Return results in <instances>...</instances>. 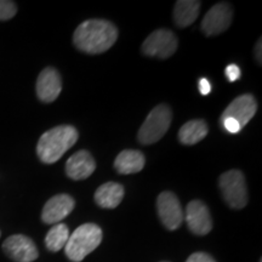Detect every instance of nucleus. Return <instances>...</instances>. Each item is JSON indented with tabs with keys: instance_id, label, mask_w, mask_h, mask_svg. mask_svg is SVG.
<instances>
[{
	"instance_id": "nucleus-1",
	"label": "nucleus",
	"mask_w": 262,
	"mask_h": 262,
	"mask_svg": "<svg viewBox=\"0 0 262 262\" xmlns=\"http://www.w3.org/2000/svg\"><path fill=\"white\" fill-rule=\"evenodd\" d=\"M118 38V29L106 19H88L78 26L73 34V42L78 50L97 55L107 51Z\"/></svg>"
},
{
	"instance_id": "nucleus-2",
	"label": "nucleus",
	"mask_w": 262,
	"mask_h": 262,
	"mask_svg": "<svg viewBox=\"0 0 262 262\" xmlns=\"http://www.w3.org/2000/svg\"><path fill=\"white\" fill-rule=\"evenodd\" d=\"M78 136L77 129L71 125H60L48 130L38 141L39 159L45 164L56 163L75 145Z\"/></svg>"
},
{
	"instance_id": "nucleus-3",
	"label": "nucleus",
	"mask_w": 262,
	"mask_h": 262,
	"mask_svg": "<svg viewBox=\"0 0 262 262\" xmlns=\"http://www.w3.org/2000/svg\"><path fill=\"white\" fill-rule=\"evenodd\" d=\"M102 242V229L95 224H84L70 235L64 247L66 255L73 262H80Z\"/></svg>"
},
{
	"instance_id": "nucleus-4",
	"label": "nucleus",
	"mask_w": 262,
	"mask_h": 262,
	"mask_svg": "<svg viewBox=\"0 0 262 262\" xmlns=\"http://www.w3.org/2000/svg\"><path fill=\"white\" fill-rule=\"evenodd\" d=\"M171 119V110L166 104H159L147 116L145 123L140 127L137 139L142 145H152L158 142L169 130Z\"/></svg>"
},
{
	"instance_id": "nucleus-5",
	"label": "nucleus",
	"mask_w": 262,
	"mask_h": 262,
	"mask_svg": "<svg viewBox=\"0 0 262 262\" xmlns=\"http://www.w3.org/2000/svg\"><path fill=\"white\" fill-rule=\"evenodd\" d=\"M219 185L225 202L232 209H243L248 203V188L243 172L239 170H229L222 173Z\"/></svg>"
},
{
	"instance_id": "nucleus-6",
	"label": "nucleus",
	"mask_w": 262,
	"mask_h": 262,
	"mask_svg": "<svg viewBox=\"0 0 262 262\" xmlns=\"http://www.w3.org/2000/svg\"><path fill=\"white\" fill-rule=\"evenodd\" d=\"M178 49V38L168 29H158L150 33L142 44V52L147 56L168 58Z\"/></svg>"
},
{
	"instance_id": "nucleus-7",
	"label": "nucleus",
	"mask_w": 262,
	"mask_h": 262,
	"mask_svg": "<svg viewBox=\"0 0 262 262\" xmlns=\"http://www.w3.org/2000/svg\"><path fill=\"white\" fill-rule=\"evenodd\" d=\"M157 210L162 224L169 231H175L183 221V211L178 196L172 192L160 193L157 199Z\"/></svg>"
},
{
	"instance_id": "nucleus-8",
	"label": "nucleus",
	"mask_w": 262,
	"mask_h": 262,
	"mask_svg": "<svg viewBox=\"0 0 262 262\" xmlns=\"http://www.w3.org/2000/svg\"><path fill=\"white\" fill-rule=\"evenodd\" d=\"M233 18V9L228 3H219L206 12L202 21V31L205 35H217L227 31Z\"/></svg>"
},
{
	"instance_id": "nucleus-9",
	"label": "nucleus",
	"mask_w": 262,
	"mask_h": 262,
	"mask_svg": "<svg viewBox=\"0 0 262 262\" xmlns=\"http://www.w3.org/2000/svg\"><path fill=\"white\" fill-rule=\"evenodd\" d=\"M3 250L16 262H33L38 258V249L31 238L22 234L10 235L3 243Z\"/></svg>"
},
{
	"instance_id": "nucleus-10",
	"label": "nucleus",
	"mask_w": 262,
	"mask_h": 262,
	"mask_svg": "<svg viewBox=\"0 0 262 262\" xmlns=\"http://www.w3.org/2000/svg\"><path fill=\"white\" fill-rule=\"evenodd\" d=\"M183 219L187 221L188 228L196 235L210 233L212 220L208 206L202 201H192L187 204Z\"/></svg>"
},
{
	"instance_id": "nucleus-11",
	"label": "nucleus",
	"mask_w": 262,
	"mask_h": 262,
	"mask_svg": "<svg viewBox=\"0 0 262 262\" xmlns=\"http://www.w3.org/2000/svg\"><path fill=\"white\" fill-rule=\"evenodd\" d=\"M256 110L257 103L253 95H242V96L234 98V100L228 104V107L226 108L225 112L222 113L221 119H225V118H233L234 120H237L239 123L242 129H243V127L250 122L251 118L255 116Z\"/></svg>"
},
{
	"instance_id": "nucleus-12",
	"label": "nucleus",
	"mask_w": 262,
	"mask_h": 262,
	"mask_svg": "<svg viewBox=\"0 0 262 262\" xmlns=\"http://www.w3.org/2000/svg\"><path fill=\"white\" fill-rule=\"evenodd\" d=\"M74 199L68 194H57L49 199L41 212L44 224L55 225L63 220L74 209Z\"/></svg>"
},
{
	"instance_id": "nucleus-13",
	"label": "nucleus",
	"mask_w": 262,
	"mask_h": 262,
	"mask_svg": "<svg viewBox=\"0 0 262 262\" xmlns=\"http://www.w3.org/2000/svg\"><path fill=\"white\" fill-rule=\"evenodd\" d=\"M61 75L55 68L48 67L42 70L37 80V95L41 102H54L61 94Z\"/></svg>"
},
{
	"instance_id": "nucleus-14",
	"label": "nucleus",
	"mask_w": 262,
	"mask_h": 262,
	"mask_svg": "<svg viewBox=\"0 0 262 262\" xmlns=\"http://www.w3.org/2000/svg\"><path fill=\"white\" fill-rule=\"evenodd\" d=\"M96 169V164L93 156L88 150H78L66 163V173L75 181L85 180L93 175Z\"/></svg>"
},
{
	"instance_id": "nucleus-15",
	"label": "nucleus",
	"mask_w": 262,
	"mask_h": 262,
	"mask_svg": "<svg viewBox=\"0 0 262 262\" xmlns=\"http://www.w3.org/2000/svg\"><path fill=\"white\" fill-rule=\"evenodd\" d=\"M145 156L140 150L125 149L118 155L114 162V168L119 173L129 175L140 172L145 166Z\"/></svg>"
},
{
	"instance_id": "nucleus-16",
	"label": "nucleus",
	"mask_w": 262,
	"mask_h": 262,
	"mask_svg": "<svg viewBox=\"0 0 262 262\" xmlns=\"http://www.w3.org/2000/svg\"><path fill=\"white\" fill-rule=\"evenodd\" d=\"M124 196V188L117 182H107L100 186L95 193V202L104 209H114L120 204Z\"/></svg>"
},
{
	"instance_id": "nucleus-17",
	"label": "nucleus",
	"mask_w": 262,
	"mask_h": 262,
	"mask_svg": "<svg viewBox=\"0 0 262 262\" xmlns=\"http://www.w3.org/2000/svg\"><path fill=\"white\" fill-rule=\"evenodd\" d=\"M201 2L195 0H180L173 8V21L178 27H188L195 21L201 10Z\"/></svg>"
},
{
	"instance_id": "nucleus-18",
	"label": "nucleus",
	"mask_w": 262,
	"mask_h": 262,
	"mask_svg": "<svg viewBox=\"0 0 262 262\" xmlns=\"http://www.w3.org/2000/svg\"><path fill=\"white\" fill-rule=\"evenodd\" d=\"M208 135V125L204 120H189L179 131V140L183 145L192 146Z\"/></svg>"
},
{
	"instance_id": "nucleus-19",
	"label": "nucleus",
	"mask_w": 262,
	"mask_h": 262,
	"mask_svg": "<svg viewBox=\"0 0 262 262\" xmlns=\"http://www.w3.org/2000/svg\"><path fill=\"white\" fill-rule=\"evenodd\" d=\"M68 238H70V229L67 225L56 224L48 232L45 237V244L49 250L56 253L66 247Z\"/></svg>"
},
{
	"instance_id": "nucleus-20",
	"label": "nucleus",
	"mask_w": 262,
	"mask_h": 262,
	"mask_svg": "<svg viewBox=\"0 0 262 262\" xmlns=\"http://www.w3.org/2000/svg\"><path fill=\"white\" fill-rule=\"evenodd\" d=\"M17 12V6L14 2L0 0V21L11 19Z\"/></svg>"
},
{
	"instance_id": "nucleus-21",
	"label": "nucleus",
	"mask_w": 262,
	"mask_h": 262,
	"mask_svg": "<svg viewBox=\"0 0 262 262\" xmlns=\"http://www.w3.org/2000/svg\"><path fill=\"white\" fill-rule=\"evenodd\" d=\"M221 125L226 131L231 134H237L242 130V126L239 125L237 120H234L233 118H225V119H220Z\"/></svg>"
},
{
	"instance_id": "nucleus-22",
	"label": "nucleus",
	"mask_w": 262,
	"mask_h": 262,
	"mask_svg": "<svg viewBox=\"0 0 262 262\" xmlns=\"http://www.w3.org/2000/svg\"><path fill=\"white\" fill-rule=\"evenodd\" d=\"M225 73L229 81H235L241 78V68L237 64H229L226 67Z\"/></svg>"
},
{
	"instance_id": "nucleus-23",
	"label": "nucleus",
	"mask_w": 262,
	"mask_h": 262,
	"mask_svg": "<svg viewBox=\"0 0 262 262\" xmlns=\"http://www.w3.org/2000/svg\"><path fill=\"white\" fill-rule=\"evenodd\" d=\"M186 262H216L210 255L206 253H194L187 258Z\"/></svg>"
},
{
	"instance_id": "nucleus-24",
	"label": "nucleus",
	"mask_w": 262,
	"mask_h": 262,
	"mask_svg": "<svg viewBox=\"0 0 262 262\" xmlns=\"http://www.w3.org/2000/svg\"><path fill=\"white\" fill-rule=\"evenodd\" d=\"M199 90H201L202 95H209L211 91V85L209 83L208 79H205V78H202L201 80H199Z\"/></svg>"
},
{
	"instance_id": "nucleus-25",
	"label": "nucleus",
	"mask_w": 262,
	"mask_h": 262,
	"mask_svg": "<svg viewBox=\"0 0 262 262\" xmlns=\"http://www.w3.org/2000/svg\"><path fill=\"white\" fill-rule=\"evenodd\" d=\"M261 39H258L256 42V47H255V57H256V61L261 64Z\"/></svg>"
},
{
	"instance_id": "nucleus-26",
	"label": "nucleus",
	"mask_w": 262,
	"mask_h": 262,
	"mask_svg": "<svg viewBox=\"0 0 262 262\" xmlns=\"http://www.w3.org/2000/svg\"><path fill=\"white\" fill-rule=\"evenodd\" d=\"M162 262H166V261H162Z\"/></svg>"
},
{
	"instance_id": "nucleus-27",
	"label": "nucleus",
	"mask_w": 262,
	"mask_h": 262,
	"mask_svg": "<svg viewBox=\"0 0 262 262\" xmlns=\"http://www.w3.org/2000/svg\"><path fill=\"white\" fill-rule=\"evenodd\" d=\"M0 235H2V233H0Z\"/></svg>"
}]
</instances>
